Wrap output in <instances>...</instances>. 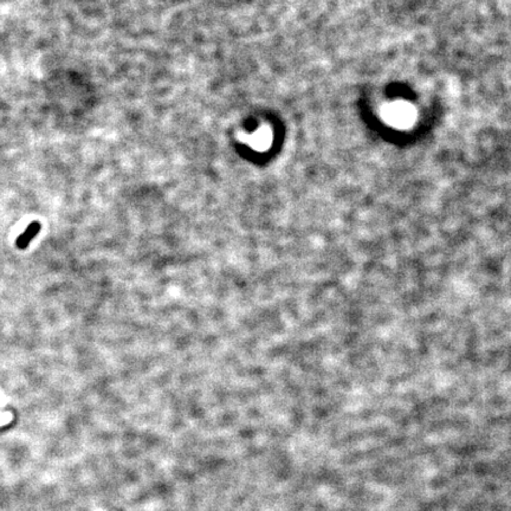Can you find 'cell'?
Here are the masks:
<instances>
[{"label":"cell","instance_id":"cell-1","mask_svg":"<svg viewBox=\"0 0 511 511\" xmlns=\"http://www.w3.org/2000/svg\"><path fill=\"white\" fill-rule=\"evenodd\" d=\"M39 231H40V225L38 224V223H32L31 225H29L28 229L25 230V232L18 238L17 240L18 248L20 249L26 248V246L31 243V240L36 237V234L39 232Z\"/></svg>","mask_w":511,"mask_h":511}]
</instances>
